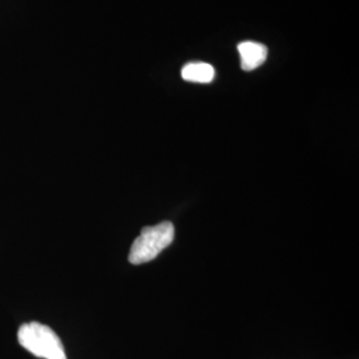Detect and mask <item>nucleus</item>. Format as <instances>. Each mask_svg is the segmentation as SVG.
<instances>
[{
  "mask_svg": "<svg viewBox=\"0 0 359 359\" xmlns=\"http://www.w3.org/2000/svg\"><path fill=\"white\" fill-rule=\"evenodd\" d=\"M18 341L20 346L38 358L67 359L62 339L47 325L39 322L23 323L18 332Z\"/></svg>",
  "mask_w": 359,
  "mask_h": 359,
  "instance_id": "1",
  "label": "nucleus"
},
{
  "mask_svg": "<svg viewBox=\"0 0 359 359\" xmlns=\"http://www.w3.org/2000/svg\"><path fill=\"white\" fill-rule=\"evenodd\" d=\"M173 240L175 226L169 221L144 228L130 248L129 262L133 265H142L152 261L163 250H165Z\"/></svg>",
  "mask_w": 359,
  "mask_h": 359,
  "instance_id": "2",
  "label": "nucleus"
},
{
  "mask_svg": "<svg viewBox=\"0 0 359 359\" xmlns=\"http://www.w3.org/2000/svg\"><path fill=\"white\" fill-rule=\"evenodd\" d=\"M238 52L241 57V68L244 71L256 69L264 65L268 57L266 47L256 41H243L238 44Z\"/></svg>",
  "mask_w": 359,
  "mask_h": 359,
  "instance_id": "3",
  "label": "nucleus"
},
{
  "mask_svg": "<svg viewBox=\"0 0 359 359\" xmlns=\"http://www.w3.org/2000/svg\"><path fill=\"white\" fill-rule=\"evenodd\" d=\"M215 68L208 63H189L181 69V77L192 83H210L215 79Z\"/></svg>",
  "mask_w": 359,
  "mask_h": 359,
  "instance_id": "4",
  "label": "nucleus"
}]
</instances>
